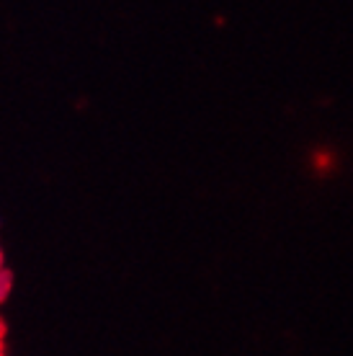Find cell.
<instances>
[{
	"label": "cell",
	"mask_w": 353,
	"mask_h": 356,
	"mask_svg": "<svg viewBox=\"0 0 353 356\" xmlns=\"http://www.w3.org/2000/svg\"><path fill=\"white\" fill-rule=\"evenodd\" d=\"M0 268H3V248H0Z\"/></svg>",
	"instance_id": "7a4b0ae2"
},
{
	"label": "cell",
	"mask_w": 353,
	"mask_h": 356,
	"mask_svg": "<svg viewBox=\"0 0 353 356\" xmlns=\"http://www.w3.org/2000/svg\"><path fill=\"white\" fill-rule=\"evenodd\" d=\"M10 294V274L6 268H0V302Z\"/></svg>",
	"instance_id": "6da1fadb"
},
{
	"label": "cell",
	"mask_w": 353,
	"mask_h": 356,
	"mask_svg": "<svg viewBox=\"0 0 353 356\" xmlns=\"http://www.w3.org/2000/svg\"><path fill=\"white\" fill-rule=\"evenodd\" d=\"M0 356H6V354H3V351H0Z\"/></svg>",
	"instance_id": "3957f363"
}]
</instances>
